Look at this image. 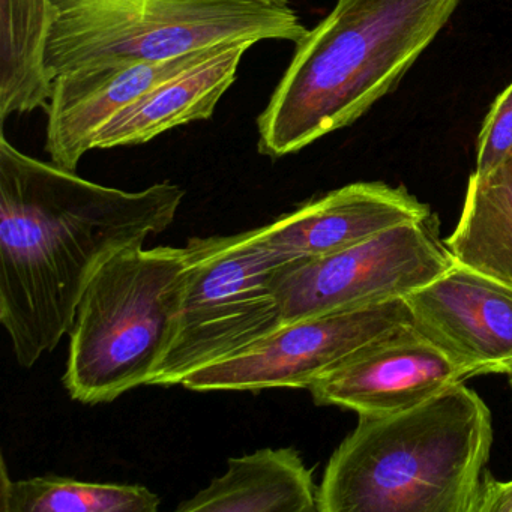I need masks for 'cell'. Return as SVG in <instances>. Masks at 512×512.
Here are the masks:
<instances>
[{"label": "cell", "mask_w": 512, "mask_h": 512, "mask_svg": "<svg viewBox=\"0 0 512 512\" xmlns=\"http://www.w3.org/2000/svg\"><path fill=\"white\" fill-rule=\"evenodd\" d=\"M184 188L104 187L0 139V323L20 367L70 332L91 281L112 257L169 229Z\"/></svg>", "instance_id": "1"}, {"label": "cell", "mask_w": 512, "mask_h": 512, "mask_svg": "<svg viewBox=\"0 0 512 512\" xmlns=\"http://www.w3.org/2000/svg\"><path fill=\"white\" fill-rule=\"evenodd\" d=\"M460 0H338L296 44L257 119L259 152L295 154L364 116L449 22Z\"/></svg>", "instance_id": "2"}, {"label": "cell", "mask_w": 512, "mask_h": 512, "mask_svg": "<svg viewBox=\"0 0 512 512\" xmlns=\"http://www.w3.org/2000/svg\"><path fill=\"white\" fill-rule=\"evenodd\" d=\"M491 412L464 382L409 409L359 416L329 458L319 512H475Z\"/></svg>", "instance_id": "3"}, {"label": "cell", "mask_w": 512, "mask_h": 512, "mask_svg": "<svg viewBox=\"0 0 512 512\" xmlns=\"http://www.w3.org/2000/svg\"><path fill=\"white\" fill-rule=\"evenodd\" d=\"M191 250L133 247L100 269L77 308L64 386L88 406L151 385L175 332Z\"/></svg>", "instance_id": "4"}, {"label": "cell", "mask_w": 512, "mask_h": 512, "mask_svg": "<svg viewBox=\"0 0 512 512\" xmlns=\"http://www.w3.org/2000/svg\"><path fill=\"white\" fill-rule=\"evenodd\" d=\"M53 82L83 65L163 61L238 40L298 44L308 29L289 0H53Z\"/></svg>", "instance_id": "5"}, {"label": "cell", "mask_w": 512, "mask_h": 512, "mask_svg": "<svg viewBox=\"0 0 512 512\" xmlns=\"http://www.w3.org/2000/svg\"><path fill=\"white\" fill-rule=\"evenodd\" d=\"M191 265L175 332L151 385L187 377L241 355L284 325L274 278L295 260L272 250L262 230L188 239Z\"/></svg>", "instance_id": "6"}, {"label": "cell", "mask_w": 512, "mask_h": 512, "mask_svg": "<svg viewBox=\"0 0 512 512\" xmlns=\"http://www.w3.org/2000/svg\"><path fill=\"white\" fill-rule=\"evenodd\" d=\"M455 263L431 215L329 256L295 260L275 275L274 290L286 325L407 298Z\"/></svg>", "instance_id": "7"}, {"label": "cell", "mask_w": 512, "mask_h": 512, "mask_svg": "<svg viewBox=\"0 0 512 512\" xmlns=\"http://www.w3.org/2000/svg\"><path fill=\"white\" fill-rule=\"evenodd\" d=\"M412 323L404 299L286 323L241 355L196 371L182 386L196 392L310 389L374 341Z\"/></svg>", "instance_id": "8"}, {"label": "cell", "mask_w": 512, "mask_h": 512, "mask_svg": "<svg viewBox=\"0 0 512 512\" xmlns=\"http://www.w3.org/2000/svg\"><path fill=\"white\" fill-rule=\"evenodd\" d=\"M469 379L464 368L412 323L347 359L308 391L317 406L386 415L416 406Z\"/></svg>", "instance_id": "9"}, {"label": "cell", "mask_w": 512, "mask_h": 512, "mask_svg": "<svg viewBox=\"0 0 512 512\" xmlns=\"http://www.w3.org/2000/svg\"><path fill=\"white\" fill-rule=\"evenodd\" d=\"M404 301L412 325L467 377L506 374L512 367V287L455 263Z\"/></svg>", "instance_id": "10"}, {"label": "cell", "mask_w": 512, "mask_h": 512, "mask_svg": "<svg viewBox=\"0 0 512 512\" xmlns=\"http://www.w3.org/2000/svg\"><path fill=\"white\" fill-rule=\"evenodd\" d=\"M218 47L163 61L95 62L56 77L47 107L46 151L52 163L76 172L113 115L164 80L209 58Z\"/></svg>", "instance_id": "11"}, {"label": "cell", "mask_w": 512, "mask_h": 512, "mask_svg": "<svg viewBox=\"0 0 512 512\" xmlns=\"http://www.w3.org/2000/svg\"><path fill=\"white\" fill-rule=\"evenodd\" d=\"M430 217V206L404 187L356 182L304 203L260 230L272 250L292 260H310Z\"/></svg>", "instance_id": "12"}, {"label": "cell", "mask_w": 512, "mask_h": 512, "mask_svg": "<svg viewBox=\"0 0 512 512\" xmlns=\"http://www.w3.org/2000/svg\"><path fill=\"white\" fill-rule=\"evenodd\" d=\"M256 43L223 44L209 58L164 80L113 115L98 131L92 148L143 145L172 128L208 121L235 82L245 53Z\"/></svg>", "instance_id": "13"}, {"label": "cell", "mask_w": 512, "mask_h": 512, "mask_svg": "<svg viewBox=\"0 0 512 512\" xmlns=\"http://www.w3.org/2000/svg\"><path fill=\"white\" fill-rule=\"evenodd\" d=\"M313 470L293 448H263L227 461V470L179 512H319Z\"/></svg>", "instance_id": "14"}, {"label": "cell", "mask_w": 512, "mask_h": 512, "mask_svg": "<svg viewBox=\"0 0 512 512\" xmlns=\"http://www.w3.org/2000/svg\"><path fill=\"white\" fill-rule=\"evenodd\" d=\"M56 19L53 0H0V119L47 107L53 79L47 67Z\"/></svg>", "instance_id": "15"}, {"label": "cell", "mask_w": 512, "mask_h": 512, "mask_svg": "<svg viewBox=\"0 0 512 512\" xmlns=\"http://www.w3.org/2000/svg\"><path fill=\"white\" fill-rule=\"evenodd\" d=\"M446 247L455 262L512 287V157L487 176L472 173Z\"/></svg>", "instance_id": "16"}, {"label": "cell", "mask_w": 512, "mask_h": 512, "mask_svg": "<svg viewBox=\"0 0 512 512\" xmlns=\"http://www.w3.org/2000/svg\"><path fill=\"white\" fill-rule=\"evenodd\" d=\"M160 497L143 485L77 481L58 475L8 478L2 473L0 511L155 512Z\"/></svg>", "instance_id": "17"}, {"label": "cell", "mask_w": 512, "mask_h": 512, "mask_svg": "<svg viewBox=\"0 0 512 512\" xmlns=\"http://www.w3.org/2000/svg\"><path fill=\"white\" fill-rule=\"evenodd\" d=\"M512 157V83L496 98L478 137L475 175L487 176Z\"/></svg>", "instance_id": "18"}, {"label": "cell", "mask_w": 512, "mask_h": 512, "mask_svg": "<svg viewBox=\"0 0 512 512\" xmlns=\"http://www.w3.org/2000/svg\"><path fill=\"white\" fill-rule=\"evenodd\" d=\"M475 512H512V481H496L490 473H485Z\"/></svg>", "instance_id": "19"}, {"label": "cell", "mask_w": 512, "mask_h": 512, "mask_svg": "<svg viewBox=\"0 0 512 512\" xmlns=\"http://www.w3.org/2000/svg\"><path fill=\"white\" fill-rule=\"evenodd\" d=\"M506 374H508V377H509V385H511V389H512V367H511V368H509V371H508V373H506Z\"/></svg>", "instance_id": "20"}]
</instances>
